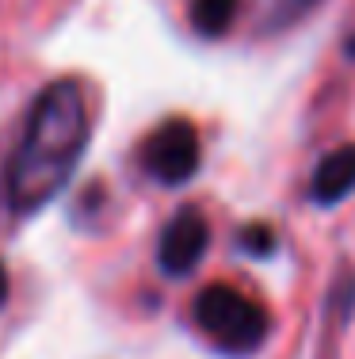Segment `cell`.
Listing matches in <instances>:
<instances>
[{"label":"cell","instance_id":"6da1fadb","mask_svg":"<svg viewBox=\"0 0 355 359\" xmlns=\"http://www.w3.org/2000/svg\"><path fill=\"white\" fill-rule=\"evenodd\" d=\"M92 134L88 100L77 81H54L35 100L4 172V195L15 215L42 210L65 184H69L77 161Z\"/></svg>","mask_w":355,"mask_h":359},{"label":"cell","instance_id":"7a4b0ae2","mask_svg":"<svg viewBox=\"0 0 355 359\" xmlns=\"http://www.w3.org/2000/svg\"><path fill=\"white\" fill-rule=\"evenodd\" d=\"M195 325L207 332L210 344L230 352V355L256 352L267 337V313L249 294H241L230 283H210L199 290Z\"/></svg>","mask_w":355,"mask_h":359},{"label":"cell","instance_id":"3957f363","mask_svg":"<svg viewBox=\"0 0 355 359\" xmlns=\"http://www.w3.org/2000/svg\"><path fill=\"white\" fill-rule=\"evenodd\" d=\"M199 130L188 118H168L141 142V168L157 184H188L199 168Z\"/></svg>","mask_w":355,"mask_h":359},{"label":"cell","instance_id":"277c9868","mask_svg":"<svg viewBox=\"0 0 355 359\" xmlns=\"http://www.w3.org/2000/svg\"><path fill=\"white\" fill-rule=\"evenodd\" d=\"M210 249V226L195 207H183L180 215L165 226L157 245V264L165 276H188L199 268V260Z\"/></svg>","mask_w":355,"mask_h":359},{"label":"cell","instance_id":"5b68a950","mask_svg":"<svg viewBox=\"0 0 355 359\" xmlns=\"http://www.w3.org/2000/svg\"><path fill=\"white\" fill-rule=\"evenodd\" d=\"M351 191H355V145H340L314 168L309 195L321 207H333V203L348 199Z\"/></svg>","mask_w":355,"mask_h":359},{"label":"cell","instance_id":"8992f818","mask_svg":"<svg viewBox=\"0 0 355 359\" xmlns=\"http://www.w3.org/2000/svg\"><path fill=\"white\" fill-rule=\"evenodd\" d=\"M241 0H191V27L207 39H218L233 27Z\"/></svg>","mask_w":355,"mask_h":359},{"label":"cell","instance_id":"52a82bcc","mask_svg":"<svg viewBox=\"0 0 355 359\" xmlns=\"http://www.w3.org/2000/svg\"><path fill=\"white\" fill-rule=\"evenodd\" d=\"M241 241H244V249L249 252H272V229L267 226H252V229H244L241 233Z\"/></svg>","mask_w":355,"mask_h":359},{"label":"cell","instance_id":"ba28073f","mask_svg":"<svg viewBox=\"0 0 355 359\" xmlns=\"http://www.w3.org/2000/svg\"><path fill=\"white\" fill-rule=\"evenodd\" d=\"M4 298H8V271H4V264H0V306H4Z\"/></svg>","mask_w":355,"mask_h":359}]
</instances>
